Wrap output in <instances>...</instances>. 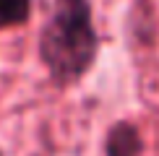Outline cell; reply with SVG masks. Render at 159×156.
<instances>
[{
	"label": "cell",
	"instance_id": "cell-2",
	"mask_svg": "<svg viewBox=\"0 0 159 156\" xmlns=\"http://www.w3.org/2000/svg\"><path fill=\"white\" fill-rule=\"evenodd\" d=\"M102 151L104 156H143L146 154V141H143L141 128L133 120L112 122L104 133Z\"/></svg>",
	"mask_w": 159,
	"mask_h": 156
},
{
	"label": "cell",
	"instance_id": "cell-1",
	"mask_svg": "<svg viewBox=\"0 0 159 156\" xmlns=\"http://www.w3.org/2000/svg\"><path fill=\"white\" fill-rule=\"evenodd\" d=\"M99 44L91 0H52L37 37V57L52 86H78L97 65Z\"/></svg>",
	"mask_w": 159,
	"mask_h": 156
},
{
	"label": "cell",
	"instance_id": "cell-3",
	"mask_svg": "<svg viewBox=\"0 0 159 156\" xmlns=\"http://www.w3.org/2000/svg\"><path fill=\"white\" fill-rule=\"evenodd\" d=\"M34 13V0H0V31L21 29Z\"/></svg>",
	"mask_w": 159,
	"mask_h": 156
},
{
	"label": "cell",
	"instance_id": "cell-4",
	"mask_svg": "<svg viewBox=\"0 0 159 156\" xmlns=\"http://www.w3.org/2000/svg\"><path fill=\"white\" fill-rule=\"evenodd\" d=\"M0 156H3V151H0Z\"/></svg>",
	"mask_w": 159,
	"mask_h": 156
}]
</instances>
